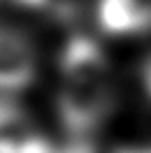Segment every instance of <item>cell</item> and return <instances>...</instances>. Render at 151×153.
Listing matches in <instances>:
<instances>
[{"label":"cell","mask_w":151,"mask_h":153,"mask_svg":"<svg viewBox=\"0 0 151 153\" xmlns=\"http://www.w3.org/2000/svg\"><path fill=\"white\" fill-rule=\"evenodd\" d=\"M37 48L21 27L0 21V96L16 98L37 78Z\"/></svg>","instance_id":"7a4b0ae2"},{"label":"cell","mask_w":151,"mask_h":153,"mask_svg":"<svg viewBox=\"0 0 151 153\" xmlns=\"http://www.w3.org/2000/svg\"><path fill=\"white\" fill-rule=\"evenodd\" d=\"M114 153H151V144H142V146H121Z\"/></svg>","instance_id":"8992f818"},{"label":"cell","mask_w":151,"mask_h":153,"mask_svg":"<svg viewBox=\"0 0 151 153\" xmlns=\"http://www.w3.org/2000/svg\"><path fill=\"white\" fill-rule=\"evenodd\" d=\"M57 117L64 133L87 137L112 108V78L105 53L89 34H73L60 53Z\"/></svg>","instance_id":"6da1fadb"},{"label":"cell","mask_w":151,"mask_h":153,"mask_svg":"<svg viewBox=\"0 0 151 153\" xmlns=\"http://www.w3.org/2000/svg\"><path fill=\"white\" fill-rule=\"evenodd\" d=\"M96 19L110 34L151 30V0H99Z\"/></svg>","instance_id":"3957f363"},{"label":"cell","mask_w":151,"mask_h":153,"mask_svg":"<svg viewBox=\"0 0 151 153\" xmlns=\"http://www.w3.org/2000/svg\"><path fill=\"white\" fill-rule=\"evenodd\" d=\"M142 85H144V91H147V96L151 98V55L147 57L144 66H142Z\"/></svg>","instance_id":"5b68a950"},{"label":"cell","mask_w":151,"mask_h":153,"mask_svg":"<svg viewBox=\"0 0 151 153\" xmlns=\"http://www.w3.org/2000/svg\"><path fill=\"white\" fill-rule=\"evenodd\" d=\"M12 2L53 21H69L80 9V0H12Z\"/></svg>","instance_id":"277c9868"}]
</instances>
